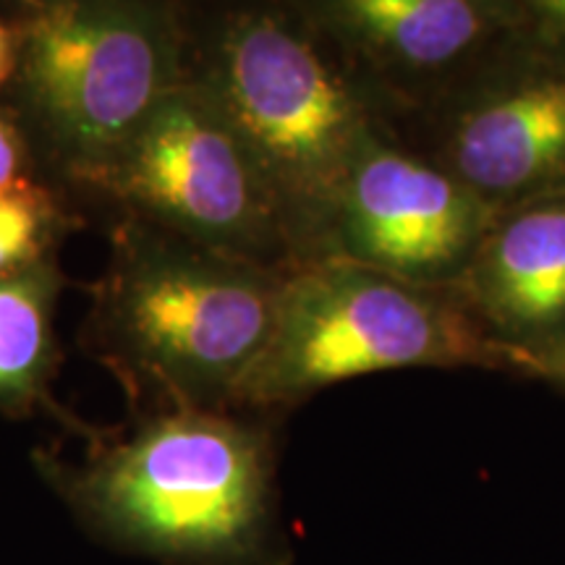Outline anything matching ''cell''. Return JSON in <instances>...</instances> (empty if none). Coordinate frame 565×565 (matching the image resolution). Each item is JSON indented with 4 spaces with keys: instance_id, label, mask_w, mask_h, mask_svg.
Instances as JSON below:
<instances>
[{
    "instance_id": "obj_1",
    "label": "cell",
    "mask_w": 565,
    "mask_h": 565,
    "mask_svg": "<svg viewBox=\"0 0 565 565\" xmlns=\"http://www.w3.org/2000/svg\"><path fill=\"white\" fill-rule=\"evenodd\" d=\"M84 437L82 461L47 450L34 461L100 540L171 565H288L267 429L233 412L175 408Z\"/></svg>"
},
{
    "instance_id": "obj_2",
    "label": "cell",
    "mask_w": 565,
    "mask_h": 565,
    "mask_svg": "<svg viewBox=\"0 0 565 565\" xmlns=\"http://www.w3.org/2000/svg\"><path fill=\"white\" fill-rule=\"evenodd\" d=\"M186 79L207 92L280 204L294 267L333 259V221L370 139L362 105L294 0H181Z\"/></svg>"
},
{
    "instance_id": "obj_3",
    "label": "cell",
    "mask_w": 565,
    "mask_h": 565,
    "mask_svg": "<svg viewBox=\"0 0 565 565\" xmlns=\"http://www.w3.org/2000/svg\"><path fill=\"white\" fill-rule=\"evenodd\" d=\"M278 288L259 263L118 215L82 343L137 414L233 412L270 338Z\"/></svg>"
},
{
    "instance_id": "obj_4",
    "label": "cell",
    "mask_w": 565,
    "mask_h": 565,
    "mask_svg": "<svg viewBox=\"0 0 565 565\" xmlns=\"http://www.w3.org/2000/svg\"><path fill=\"white\" fill-rule=\"evenodd\" d=\"M19 58L0 97L42 179L79 200L179 87L181 0H6Z\"/></svg>"
},
{
    "instance_id": "obj_5",
    "label": "cell",
    "mask_w": 565,
    "mask_h": 565,
    "mask_svg": "<svg viewBox=\"0 0 565 565\" xmlns=\"http://www.w3.org/2000/svg\"><path fill=\"white\" fill-rule=\"evenodd\" d=\"M490 353L492 345L437 301L364 265L322 259L280 278L270 338L236 408L270 412L364 374L487 362Z\"/></svg>"
},
{
    "instance_id": "obj_6",
    "label": "cell",
    "mask_w": 565,
    "mask_h": 565,
    "mask_svg": "<svg viewBox=\"0 0 565 565\" xmlns=\"http://www.w3.org/2000/svg\"><path fill=\"white\" fill-rule=\"evenodd\" d=\"M79 200L252 263L275 252L294 257L265 173L207 92L186 76Z\"/></svg>"
},
{
    "instance_id": "obj_7",
    "label": "cell",
    "mask_w": 565,
    "mask_h": 565,
    "mask_svg": "<svg viewBox=\"0 0 565 565\" xmlns=\"http://www.w3.org/2000/svg\"><path fill=\"white\" fill-rule=\"evenodd\" d=\"M477 223L469 186L366 139L338 200L333 259L393 273L437 270L471 244Z\"/></svg>"
},
{
    "instance_id": "obj_8",
    "label": "cell",
    "mask_w": 565,
    "mask_h": 565,
    "mask_svg": "<svg viewBox=\"0 0 565 565\" xmlns=\"http://www.w3.org/2000/svg\"><path fill=\"white\" fill-rule=\"evenodd\" d=\"M456 168L469 189L524 192L565 173V74L521 82L479 103L458 126Z\"/></svg>"
},
{
    "instance_id": "obj_9",
    "label": "cell",
    "mask_w": 565,
    "mask_h": 565,
    "mask_svg": "<svg viewBox=\"0 0 565 565\" xmlns=\"http://www.w3.org/2000/svg\"><path fill=\"white\" fill-rule=\"evenodd\" d=\"M322 34L372 55L433 68L456 61L490 26L484 0H294Z\"/></svg>"
},
{
    "instance_id": "obj_10",
    "label": "cell",
    "mask_w": 565,
    "mask_h": 565,
    "mask_svg": "<svg viewBox=\"0 0 565 565\" xmlns=\"http://www.w3.org/2000/svg\"><path fill=\"white\" fill-rule=\"evenodd\" d=\"M66 286L58 263L0 282V414L26 419L53 414L74 433L87 424L53 401V380L61 366L55 309Z\"/></svg>"
},
{
    "instance_id": "obj_11",
    "label": "cell",
    "mask_w": 565,
    "mask_h": 565,
    "mask_svg": "<svg viewBox=\"0 0 565 565\" xmlns=\"http://www.w3.org/2000/svg\"><path fill=\"white\" fill-rule=\"evenodd\" d=\"M487 303L513 328L565 320V204L536 207L500 231L487 257Z\"/></svg>"
},
{
    "instance_id": "obj_12",
    "label": "cell",
    "mask_w": 565,
    "mask_h": 565,
    "mask_svg": "<svg viewBox=\"0 0 565 565\" xmlns=\"http://www.w3.org/2000/svg\"><path fill=\"white\" fill-rule=\"evenodd\" d=\"M66 189L34 175L0 189V282L58 263V249L82 217Z\"/></svg>"
},
{
    "instance_id": "obj_13",
    "label": "cell",
    "mask_w": 565,
    "mask_h": 565,
    "mask_svg": "<svg viewBox=\"0 0 565 565\" xmlns=\"http://www.w3.org/2000/svg\"><path fill=\"white\" fill-rule=\"evenodd\" d=\"M40 173L38 154L24 126L9 105L0 103V189L21 179H34Z\"/></svg>"
},
{
    "instance_id": "obj_14",
    "label": "cell",
    "mask_w": 565,
    "mask_h": 565,
    "mask_svg": "<svg viewBox=\"0 0 565 565\" xmlns=\"http://www.w3.org/2000/svg\"><path fill=\"white\" fill-rule=\"evenodd\" d=\"M17 58H19L17 30H13L9 19H0V97L6 95V89H9V84L13 79Z\"/></svg>"
},
{
    "instance_id": "obj_15",
    "label": "cell",
    "mask_w": 565,
    "mask_h": 565,
    "mask_svg": "<svg viewBox=\"0 0 565 565\" xmlns=\"http://www.w3.org/2000/svg\"><path fill=\"white\" fill-rule=\"evenodd\" d=\"M521 362L526 359V364L532 366V370L542 372V374H550V377L561 380L565 385V345L557 351H550V353H526V356H519Z\"/></svg>"
},
{
    "instance_id": "obj_16",
    "label": "cell",
    "mask_w": 565,
    "mask_h": 565,
    "mask_svg": "<svg viewBox=\"0 0 565 565\" xmlns=\"http://www.w3.org/2000/svg\"><path fill=\"white\" fill-rule=\"evenodd\" d=\"M534 13H540L550 26L565 32V0H524Z\"/></svg>"
}]
</instances>
